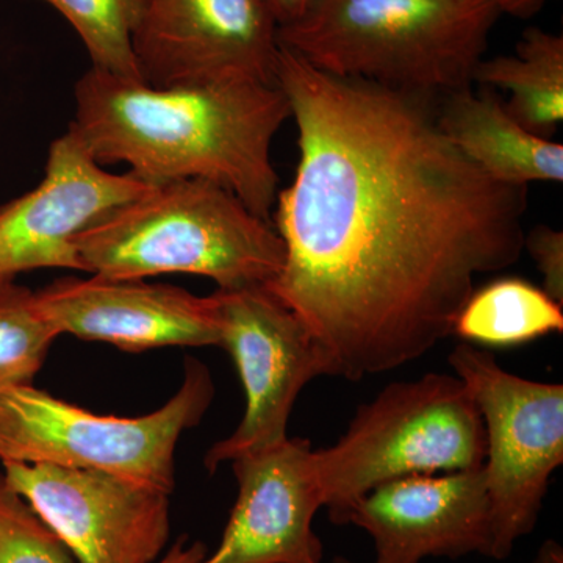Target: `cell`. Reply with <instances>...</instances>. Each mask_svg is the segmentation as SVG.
<instances>
[{"mask_svg": "<svg viewBox=\"0 0 563 563\" xmlns=\"http://www.w3.org/2000/svg\"><path fill=\"white\" fill-rule=\"evenodd\" d=\"M448 362L483 417L490 559L504 561L536 529L551 476L562 466L563 385L506 372L474 344H457Z\"/></svg>", "mask_w": 563, "mask_h": 563, "instance_id": "7", "label": "cell"}, {"mask_svg": "<svg viewBox=\"0 0 563 563\" xmlns=\"http://www.w3.org/2000/svg\"><path fill=\"white\" fill-rule=\"evenodd\" d=\"M58 332L144 352L166 346H220L217 302L180 287L95 276L63 277L35 291Z\"/></svg>", "mask_w": 563, "mask_h": 563, "instance_id": "12", "label": "cell"}, {"mask_svg": "<svg viewBox=\"0 0 563 563\" xmlns=\"http://www.w3.org/2000/svg\"><path fill=\"white\" fill-rule=\"evenodd\" d=\"M49 3L84 43L92 68L111 76L143 84L132 32L139 16L140 0H41Z\"/></svg>", "mask_w": 563, "mask_h": 563, "instance_id": "18", "label": "cell"}, {"mask_svg": "<svg viewBox=\"0 0 563 563\" xmlns=\"http://www.w3.org/2000/svg\"><path fill=\"white\" fill-rule=\"evenodd\" d=\"M444 135L492 179L509 185L563 180V146L526 131L492 91L472 88L437 107Z\"/></svg>", "mask_w": 563, "mask_h": 563, "instance_id": "15", "label": "cell"}, {"mask_svg": "<svg viewBox=\"0 0 563 563\" xmlns=\"http://www.w3.org/2000/svg\"><path fill=\"white\" fill-rule=\"evenodd\" d=\"M207 366L187 358L179 391L143 417L98 415L29 385L0 390V463L101 470L174 490L177 443L213 401Z\"/></svg>", "mask_w": 563, "mask_h": 563, "instance_id": "6", "label": "cell"}, {"mask_svg": "<svg viewBox=\"0 0 563 563\" xmlns=\"http://www.w3.org/2000/svg\"><path fill=\"white\" fill-rule=\"evenodd\" d=\"M207 554L209 551L206 544L202 542L188 544L187 537H180L155 563H199Z\"/></svg>", "mask_w": 563, "mask_h": 563, "instance_id": "23", "label": "cell"}, {"mask_svg": "<svg viewBox=\"0 0 563 563\" xmlns=\"http://www.w3.org/2000/svg\"><path fill=\"white\" fill-rule=\"evenodd\" d=\"M220 346L231 354L242 379L246 409L228 439L210 448V473L240 455L276 446L288 439V420L299 393L332 363L302 321L266 287L213 292Z\"/></svg>", "mask_w": 563, "mask_h": 563, "instance_id": "8", "label": "cell"}, {"mask_svg": "<svg viewBox=\"0 0 563 563\" xmlns=\"http://www.w3.org/2000/svg\"><path fill=\"white\" fill-rule=\"evenodd\" d=\"M532 563H563V548L555 540H547L537 551Z\"/></svg>", "mask_w": 563, "mask_h": 563, "instance_id": "25", "label": "cell"}, {"mask_svg": "<svg viewBox=\"0 0 563 563\" xmlns=\"http://www.w3.org/2000/svg\"><path fill=\"white\" fill-rule=\"evenodd\" d=\"M487 439L472 393L455 374L387 385L362 404L339 442L313 451L322 507L346 526L354 504L379 485L484 465Z\"/></svg>", "mask_w": 563, "mask_h": 563, "instance_id": "5", "label": "cell"}, {"mask_svg": "<svg viewBox=\"0 0 563 563\" xmlns=\"http://www.w3.org/2000/svg\"><path fill=\"white\" fill-rule=\"evenodd\" d=\"M525 250L542 274V290L563 306V233L540 224L525 235Z\"/></svg>", "mask_w": 563, "mask_h": 563, "instance_id": "21", "label": "cell"}, {"mask_svg": "<svg viewBox=\"0 0 563 563\" xmlns=\"http://www.w3.org/2000/svg\"><path fill=\"white\" fill-rule=\"evenodd\" d=\"M492 3L501 14H509L514 18H532L543 9L547 0H483Z\"/></svg>", "mask_w": 563, "mask_h": 563, "instance_id": "24", "label": "cell"}, {"mask_svg": "<svg viewBox=\"0 0 563 563\" xmlns=\"http://www.w3.org/2000/svg\"><path fill=\"white\" fill-rule=\"evenodd\" d=\"M333 563H354V562H351L350 559L336 558L335 561H333Z\"/></svg>", "mask_w": 563, "mask_h": 563, "instance_id": "26", "label": "cell"}, {"mask_svg": "<svg viewBox=\"0 0 563 563\" xmlns=\"http://www.w3.org/2000/svg\"><path fill=\"white\" fill-rule=\"evenodd\" d=\"M563 331V306L520 277L474 290L455 318L453 335L468 344L512 347Z\"/></svg>", "mask_w": 563, "mask_h": 563, "instance_id": "17", "label": "cell"}, {"mask_svg": "<svg viewBox=\"0 0 563 563\" xmlns=\"http://www.w3.org/2000/svg\"><path fill=\"white\" fill-rule=\"evenodd\" d=\"M312 443L290 439L233 459L239 496L217 551L199 563H324Z\"/></svg>", "mask_w": 563, "mask_h": 563, "instance_id": "14", "label": "cell"}, {"mask_svg": "<svg viewBox=\"0 0 563 563\" xmlns=\"http://www.w3.org/2000/svg\"><path fill=\"white\" fill-rule=\"evenodd\" d=\"M499 16L483 0H320L277 40L332 76L437 99L472 88Z\"/></svg>", "mask_w": 563, "mask_h": 563, "instance_id": "4", "label": "cell"}, {"mask_svg": "<svg viewBox=\"0 0 563 563\" xmlns=\"http://www.w3.org/2000/svg\"><path fill=\"white\" fill-rule=\"evenodd\" d=\"M2 477L79 563H155L172 533V492L101 472L2 463Z\"/></svg>", "mask_w": 563, "mask_h": 563, "instance_id": "9", "label": "cell"}, {"mask_svg": "<svg viewBox=\"0 0 563 563\" xmlns=\"http://www.w3.org/2000/svg\"><path fill=\"white\" fill-rule=\"evenodd\" d=\"M0 563H79L0 474Z\"/></svg>", "mask_w": 563, "mask_h": 563, "instance_id": "20", "label": "cell"}, {"mask_svg": "<svg viewBox=\"0 0 563 563\" xmlns=\"http://www.w3.org/2000/svg\"><path fill=\"white\" fill-rule=\"evenodd\" d=\"M473 84L509 92L504 103L518 124L551 140L563 121V36L526 29L514 54L481 60Z\"/></svg>", "mask_w": 563, "mask_h": 563, "instance_id": "16", "label": "cell"}, {"mask_svg": "<svg viewBox=\"0 0 563 563\" xmlns=\"http://www.w3.org/2000/svg\"><path fill=\"white\" fill-rule=\"evenodd\" d=\"M85 273L118 280L161 274L209 277L218 290L266 287L285 246L276 228L206 179L155 185L74 240Z\"/></svg>", "mask_w": 563, "mask_h": 563, "instance_id": "3", "label": "cell"}, {"mask_svg": "<svg viewBox=\"0 0 563 563\" xmlns=\"http://www.w3.org/2000/svg\"><path fill=\"white\" fill-rule=\"evenodd\" d=\"M277 24L261 0H140L132 32L143 84H276Z\"/></svg>", "mask_w": 563, "mask_h": 563, "instance_id": "10", "label": "cell"}, {"mask_svg": "<svg viewBox=\"0 0 563 563\" xmlns=\"http://www.w3.org/2000/svg\"><path fill=\"white\" fill-rule=\"evenodd\" d=\"M261 2L280 29L302 20L320 0H261Z\"/></svg>", "mask_w": 563, "mask_h": 563, "instance_id": "22", "label": "cell"}, {"mask_svg": "<svg viewBox=\"0 0 563 563\" xmlns=\"http://www.w3.org/2000/svg\"><path fill=\"white\" fill-rule=\"evenodd\" d=\"M69 129L99 165L125 163L144 184L206 179L269 221L279 192L274 136L291 109L279 85L220 81L154 88L91 68Z\"/></svg>", "mask_w": 563, "mask_h": 563, "instance_id": "2", "label": "cell"}, {"mask_svg": "<svg viewBox=\"0 0 563 563\" xmlns=\"http://www.w3.org/2000/svg\"><path fill=\"white\" fill-rule=\"evenodd\" d=\"M150 188L131 173L106 172L68 129L51 144L38 187L0 209V285L33 269L85 273L76 236Z\"/></svg>", "mask_w": 563, "mask_h": 563, "instance_id": "11", "label": "cell"}, {"mask_svg": "<svg viewBox=\"0 0 563 563\" xmlns=\"http://www.w3.org/2000/svg\"><path fill=\"white\" fill-rule=\"evenodd\" d=\"M276 84L299 163L277 192L285 261L266 288L333 377L409 365L453 335L477 276L520 261L528 187L474 165L440 129L435 99L332 76L284 46Z\"/></svg>", "mask_w": 563, "mask_h": 563, "instance_id": "1", "label": "cell"}, {"mask_svg": "<svg viewBox=\"0 0 563 563\" xmlns=\"http://www.w3.org/2000/svg\"><path fill=\"white\" fill-rule=\"evenodd\" d=\"M372 537L373 563H422L429 558H490L492 518L483 466L417 474L379 485L347 515Z\"/></svg>", "mask_w": 563, "mask_h": 563, "instance_id": "13", "label": "cell"}, {"mask_svg": "<svg viewBox=\"0 0 563 563\" xmlns=\"http://www.w3.org/2000/svg\"><path fill=\"white\" fill-rule=\"evenodd\" d=\"M58 336L35 291L16 282L0 285V390L32 384Z\"/></svg>", "mask_w": 563, "mask_h": 563, "instance_id": "19", "label": "cell"}]
</instances>
